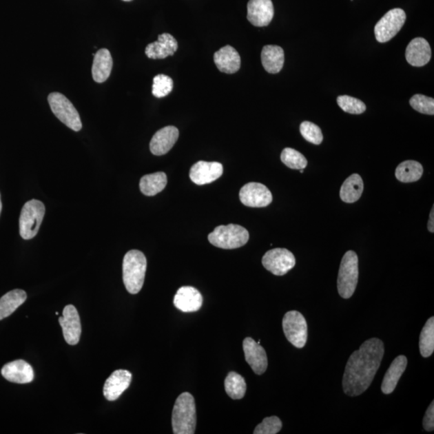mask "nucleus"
<instances>
[{
	"label": "nucleus",
	"instance_id": "f257e3e1",
	"mask_svg": "<svg viewBox=\"0 0 434 434\" xmlns=\"http://www.w3.org/2000/svg\"><path fill=\"white\" fill-rule=\"evenodd\" d=\"M384 355V342L376 338L366 340L350 356L342 378V389L349 397L363 394L373 383Z\"/></svg>",
	"mask_w": 434,
	"mask_h": 434
},
{
	"label": "nucleus",
	"instance_id": "f03ea898",
	"mask_svg": "<svg viewBox=\"0 0 434 434\" xmlns=\"http://www.w3.org/2000/svg\"><path fill=\"white\" fill-rule=\"evenodd\" d=\"M172 424L175 434L195 433L196 409L195 399L189 393L178 395L174 405Z\"/></svg>",
	"mask_w": 434,
	"mask_h": 434
},
{
	"label": "nucleus",
	"instance_id": "7ed1b4c3",
	"mask_svg": "<svg viewBox=\"0 0 434 434\" xmlns=\"http://www.w3.org/2000/svg\"><path fill=\"white\" fill-rule=\"evenodd\" d=\"M147 258L138 250H130L125 255L123 264V282L130 293L141 291L147 271Z\"/></svg>",
	"mask_w": 434,
	"mask_h": 434
},
{
	"label": "nucleus",
	"instance_id": "20e7f679",
	"mask_svg": "<svg viewBox=\"0 0 434 434\" xmlns=\"http://www.w3.org/2000/svg\"><path fill=\"white\" fill-rule=\"evenodd\" d=\"M359 279V259L354 251H347L341 260L338 291L342 298L353 296Z\"/></svg>",
	"mask_w": 434,
	"mask_h": 434
},
{
	"label": "nucleus",
	"instance_id": "39448f33",
	"mask_svg": "<svg viewBox=\"0 0 434 434\" xmlns=\"http://www.w3.org/2000/svg\"><path fill=\"white\" fill-rule=\"evenodd\" d=\"M249 239V231L244 227L233 224L216 227L209 235V240L212 245L224 249L242 247Z\"/></svg>",
	"mask_w": 434,
	"mask_h": 434
},
{
	"label": "nucleus",
	"instance_id": "423d86ee",
	"mask_svg": "<svg viewBox=\"0 0 434 434\" xmlns=\"http://www.w3.org/2000/svg\"><path fill=\"white\" fill-rule=\"evenodd\" d=\"M45 214V205L40 200H29L23 205L19 217V234L23 239L30 240L35 238Z\"/></svg>",
	"mask_w": 434,
	"mask_h": 434
},
{
	"label": "nucleus",
	"instance_id": "0eeeda50",
	"mask_svg": "<svg viewBox=\"0 0 434 434\" xmlns=\"http://www.w3.org/2000/svg\"><path fill=\"white\" fill-rule=\"evenodd\" d=\"M52 113L61 123L74 132H80L82 123L79 112L71 101L60 93H52L48 96Z\"/></svg>",
	"mask_w": 434,
	"mask_h": 434
},
{
	"label": "nucleus",
	"instance_id": "6e6552de",
	"mask_svg": "<svg viewBox=\"0 0 434 434\" xmlns=\"http://www.w3.org/2000/svg\"><path fill=\"white\" fill-rule=\"evenodd\" d=\"M406 21V14L402 8L390 10L375 24L374 32L376 41L386 43L392 40L402 28Z\"/></svg>",
	"mask_w": 434,
	"mask_h": 434
},
{
	"label": "nucleus",
	"instance_id": "1a4fd4ad",
	"mask_svg": "<svg viewBox=\"0 0 434 434\" xmlns=\"http://www.w3.org/2000/svg\"><path fill=\"white\" fill-rule=\"evenodd\" d=\"M285 335L297 349H302L307 341V323L300 312L289 311L282 320Z\"/></svg>",
	"mask_w": 434,
	"mask_h": 434
},
{
	"label": "nucleus",
	"instance_id": "9d476101",
	"mask_svg": "<svg viewBox=\"0 0 434 434\" xmlns=\"http://www.w3.org/2000/svg\"><path fill=\"white\" fill-rule=\"evenodd\" d=\"M296 264L293 254L287 249H273L265 253L262 258L263 267L276 276H283Z\"/></svg>",
	"mask_w": 434,
	"mask_h": 434
},
{
	"label": "nucleus",
	"instance_id": "9b49d317",
	"mask_svg": "<svg viewBox=\"0 0 434 434\" xmlns=\"http://www.w3.org/2000/svg\"><path fill=\"white\" fill-rule=\"evenodd\" d=\"M240 200L245 206L251 207H263L271 204V192L262 183H249L241 188L239 193Z\"/></svg>",
	"mask_w": 434,
	"mask_h": 434
},
{
	"label": "nucleus",
	"instance_id": "f8f14e48",
	"mask_svg": "<svg viewBox=\"0 0 434 434\" xmlns=\"http://www.w3.org/2000/svg\"><path fill=\"white\" fill-rule=\"evenodd\" d=\"M63 335L68 344H79L81 334V325L79 313L74 306L68 305L63 311V316L59 318Z\"/></svg>",
	"mask_w": 434,
	"mask_h": 434
},
{
	"label": "nucleus",
	"instance_id": "ddd939ff",
	"mask_svg": "<svg viewBox=\"0 0 434 434\" xmlns=\"http://www.w3.org/2000/svg\"><path fill=\"white\" fill-rule=\"evenodd\" d=\"M243 350L245 360L247 362L254 373L262 375L267 371L268 366V358L267 352L258 342L252 338H245L243 341Z\"/></svg>",
	"mask_w": 434,
	"mask_h": 434
},
{
	"label": "nucleus",
	"instance_id": "4468645a",
	"mask_svg": "<svg viewBox=\"0 0 434 434\" xmlns=\"http://www.w3.org/2000/svg\"><path fill=\"white\" fill-rule=\"evenodd\" d=\"M223 171V166L218 162L199 161L191 167L190 178L197 185H205L219 178Z\"/></svg>",
	"mask_w": 434,
	"mask_h": 434
},
{
	"label": "nucleus",
	"instance_id": "2eb2a0df",
	"mask_svg": "<svg viewBox=\"0 0 434 434\" xmlns=\"http://www.w3.org/2000/svg\"><path fill=\"white\" fill-rule=\"evenodd\" d=\"M247 9L248 21L256 27L268 26L274 16L271 0H249Z\"/></svg>",
	"mask_w": 434,
	"mask_h": 434
},
{
	"label": "nucleus",
	"instance_id": "dca6fc26",
	"mask_svg": "<svg viewBox=\"0 0 434 434\" xmlns=\"http://www.w3.org/2000/svg\"><path fill=\"white\" fill-rule=\"evenodd\" d=\"M132 374L127 370H117L114 371L106 380L103 393L106 400L113 402L119 398L132 383Z\"/></svg>",
	"mask_w": 434,
	"mask_h": 434
},
{
	"label": "nucleus",
	"instance_id": "f3484780",
	"mask_svg": "<svg viewBox=\"0 0 434 434\" xmlns=\"http://www.w3.org/2000/svg\"><path fill=\"white\" fill-rule=\"evenodd\" d=\"M180 136L178 130L173 125L163 127L154 134L149 143V149L154 156H163L170 152Z\"/></svg>",
	"mask_w": 434,
	"mask_h": 434
},
{
	"label": "nucleus",
	"instance_id": "a211bd4d",
	"mask_svg": "<svg viewBox=\"0 0 434 434\" xmlns=\"http://www.w3.org/2000/svg\"><path fill=\"white\" fill-rule=\"evenodd\" d=\"M432 51L428 42L422 37L413 39L409 43L405 52V57L409 65L422 67L431 60Z\"/></svg>",
	"mask_w": 434,
	"mask_h": 434
},
{
	"label": "nucleus",
	"instance_id": "6ab92c4d",
	"mask_svg": "<svg viewBox=\"0 0 434 434\" xmlns=\"http://www.w3.org/2000/svg\"><path fill=\"white\" fill-rule=\"evenodd\" d=\"M1 373L5 379L12 383L28 384L34 379L32 366L22 360L10 362L4 365Z\"/></svg>",
	"mask_w": 434,
	"mask_h": 434
},
{
	"label": "nucleus",
	"instance_id": "aec40b11",
	"mask_svg": "<svg viewBox=\"0 0 434 434\" xmlns=\"http://www.w3.org/2000/svg\"><path fill=\"white\" fill-rule=\"evenodd\" d=\"M178 50V43L176 38L169 33L159 35L158 41L149 43L145 50V53L151 59H164L169 56H173Z\"/></svg>",
	"mask_w": 434,
	"mask_h": 434
},
{
	"label": "nucleus",
	"instance_id": "412c9836",
	"mask_svg": "<svg viewBox=\"0 0 434 434\" xmlns=\"http://www.w3.org/2000/svg\"><path fill=\"white\" fill-rule=\"evenodd\" d=\"M203 304V297L198 289L192 287H183L178 289L174 305L183 312L199 311Z\"/></svg>",
	"mask_w": 434,
	"mask_h": 434
},
{
	"label": "nucleus",
	"instance_id": "4be33fe9",
	"mask_svg": "<svg viewBox=\"0 0 434 434\" xmlns=\"http://www.w3.org/2000/svg\"><path fill=\"white\" fill-rule=\"evenodd\" d=\"M214 62L218 70L225 74H235L240 68L239 53L230 45L221 48L215 52Z\"/></svg>",
	"mask_w": 434,
	"mask_h": 434
},
{
	"label": "nucleus",
	"instance_id": "5701e85b",
	"mask_svg": "<svg viewBox=\"0 0 434 434\" xmlns=\"http://www.w3.org/2000/svg\"><path fill=\"white\" fill-rule=\"evenodd\" d=\"M408 360L404 355H399L391 364L389 369L384 375L381 390L384 394L393 392L398 384V381L406 369Z\"/></svg>",
	"mask_w": 434,
	"mask_h": 434
},
{
	"label": "nucleus",
	"instance_id": "b1692460",
	"mask_svg": "<svg viewBox=\"0 0 434 434\" xmlns=\"http://www.w3.org/2000/svg\"><path fill=\"white\" fill-rule=\"evenodd\" d=\"M113 59L110 52L106 48H101L96 52L92 67V76L98 83H103L109 79L112 71Z\"/></svg>",
	"mask_w": 434,
	"mask_h": 434
},
{
	"label": "nucleus",
	"instance_id": "393cba45",
	"mask_svg": "<svg viewBox=\"0 0 434 434\" xmlns=\"http://www.w3.org/2000/svg\"><path fill=\"white\" fill-rule=\"evenodd\" d=\"M284 61V51L281 47L267 45L262 48V63L269 74H278L282 70Z\"/></svg>",
	"mask_w": 434,
	"mask_h": 434
},
{
	"label": "nucleus",
	"instance_id": "a878e982",
	"mask_svg": "<svg viewBox=\"0 0 434 434\" xmlns=\"http://www.w3.org/2000/svg\"><path fill=\"white\" fill-rule=\"evenodd\" d=\"M27 293L23 289H13L0 298V320L12 315L26 301Z\"/></svg>",
	"mask_w": 434,
	"mask_h": 434
},
{
	"label": "nucleus",
	"instance_id": "bb28decb",
	"mask_svg": "<svg viewBox=\"0 0 434 434\" xmlns=\"http://www.w3.org/2000/svg\"><path fill=\"white\" fill-rule=\"evenodd\" d=\"M167 183L166 174L159 172L143 176L139 187L145 196H153L161 192L166 187Z\"/></svg>",
	"mask_w": 434,
	"mask_h": 434
},
{
	"label": "nucleus",
	"instance_id": "cd10ccee",
	"mask_svg": "<svg viewBox=\"0 0 434 434\" xmlns=\"http://www.w3.org/2000/svg\"><path fill=\"white\" fill-rule=\"evenodd\" d=\"M364 191V182L358 174H353L342 183L340 189L341 200L345 203L358 200Z\"/></svg>",
	"mask_w": 434,
	"mask_h": 434
},
{
	"label": "nucleus",
	"instance_id": "c85d7f7f",
	"mask_svg": "<svg viewBox=\"0 0 434 434\" xmlns=\"http://www.w3.org/2000/svg\"><path fill=\"white\" fill-rule=\"evenodd\" d=\"M423 175V167L421 163L414 161H407L399 164L395 169V177L402 183L416 182Z\"/></svg>",
	"mask_w": 434,
	"mask_h": 434
},
{
	"label": "nucleus",
	"instance_id": "c756f323",
	"mask_svg": "<svg viewBox=\"0 0 434 434\" xmlns=\"http://www.w3.org/2000/svg\"><path fill=\"white\" fill-rule=\"evenodd\" d=\"M225 389L231 399H242L246 392V383L243 376L231 371L225 378Z\"/></svg>",
	"mask_w": 434,
	"mask_h": 434
},
{
	"label": "nucleus",
	"instance_id": "7c9ffc66",
	"mask_svg": "<svg viewBox=\"0 0 434 434\" xmlns=\"http://www.w3.org/2000/svg\"><path fill=\"white\" fill-rule=\"evenodd\" d=\"M420 352L424 358H428L434 351V318H428L420 335Z\"/></svg>",
	"mask_w": 434,
	"mask_h": 434
},
{
	"label": "nucleus",
	"instance_id": "2f4dec72",
	"mask_svg": "<svg viewBox=\"0 0 434 434\" xmlns=\"http://www.w3.org/2000/svg\"><path fill=\"white\" fill-rule=\"evenodd\" d=\"M281 161L291 169L303 170L307 166V161L302 154L292 148H285L281 154Z\"/></svg>",
	"mask_w": 434,
	"mask_h": 434
},
{
	"label": "nucleus",
	"instance_id": "473e14b6",
	"mask_svg": "<svg viewBox=\"0 0 434 434\" xmlns=\"http://www.w3.org/2000/svg\"><path fill=\"white\" fill-rule=\"evenodd\" d=\"M337 103L344 112L351 114H363L366 108L363 101L347 95L338 96Z\"/></svg>",
	"mask_w": 434,
	"mask_h": 434
},
{
	"label": "nucleus",
	"instance_id": "72a5a7b5",
	"mask_svg": "<svg viewBox=\"0 0 434 434\" xmlns=\"http://www.w3.org/2000/svg\"><path fill=\"white\" fill-rule=\"evenodd\" d=\"M173 90V81L170 76L158 74L154 77L152 94L156 98L162 99Z\"/></svg>",
	"mask_w": 434,
	"mask_h": 434
},
{
	"label": "nucleus",
	"instance_id": "f704fd0d",
	"mask_svg": "<svg viewBox=\"0 0 434 434\" xmlns=\"http://www.w3.org/2000/svg\"><path fill=\"white\" fill-rule=\"evenodd\" d=\"M409 103L412 108L419 113L428 115L434 114V99L432 98L422 94H415L409 100Z\"/></svg>",
	"mask_w": 434,
	"mask_h": 434
},
{
	"label": "nucleus",
	"instance_id": "c9c22d12",
	"mask_svg": "<svg viewBox=\"0 0 434 434\" xmlns=\"http://www.w3.org/2000/svg\"><path fill=\"white\" fill-rule=\"evenodd\" d=\"M300 132L302 137L309 143L320 145L323 140L322 130L317 125L311 122H303L300 125Z\"/></svg>",
	"mask_w": 434,
	"mask_h": 434
},
{
	"label": "nucleus",
	"instance_id": "e433bc0d",
	"mask_svg": "<svg viewBox=\"0 0 434 434\" xmlns=\"http://www.w3.org/2000/svg\"><path fill=\"white\" fill-rule=\"evenodd\" d=\"M282 422L278 417H265L262 422L255 428L254 434H276L281 431Z\"/></svg>",
	"mask_w": 434,
	"mask_h": 434
},
{
	"label": "nucleus",
	"instance_id": "4c0bfd02",
	"mask_svg": "<svg viewBox=\"0 0 434 434\" xmlns=\"http://www.w3.org/2000/svg\"><path fill=\"white\" fill-rule=\"evenodd\" d=\"M423 427L428 432H431L434 428V402L433 400L431 405L426 410L423 419Z\"/></svg>",
	"mask_w": 434,
	"mask_h": 434
},
{
	"label": "nucleus",
	"instance_id": "58836bf2",
	"mask_svg": "<svg viewBox=\"0 0 434 434\" xmlns=\"http://www.w3.org/2000/svg\"><path fill=\"white\" fill-rule=\"evenodd\" d=\"M434 210H433V207L432 209V211L431 212V215H429V220H428V229L429 231H431V233H433L434 231Z\"/></svg>",
	"mask_w": 434,
	"mask_h": 434
},
{
	"label": "nucleus",
	"instance_id": "ea45409f",
	"mask_svg": "<svg viewBox=\"0 0 434 434\" xmlns=\"http://www.w3.org/2000/svg\"><path fill=\"white\" fill-rule=\"evenodd\" d=\"M2 211V201H1V196H0V214H1Z\"/></svg>",
	"mask_w": 434,
	"mask_h": 434
},
{
	"label": "nucleus",
	"instance_id": "a19ab883",
	"mask_svg": "<svg viewBox=\"0 0 434 434\" xmlns=\"http://www.w3.org/2000/svg\"><path fill=\"white\" fill-rule=\"evenodd\" d=\"M123 1H125V2H130V1H132V0H123Z\"/></svg>",
	"mask_w": 434,
	"mask_h": 434
}]
</instances>
